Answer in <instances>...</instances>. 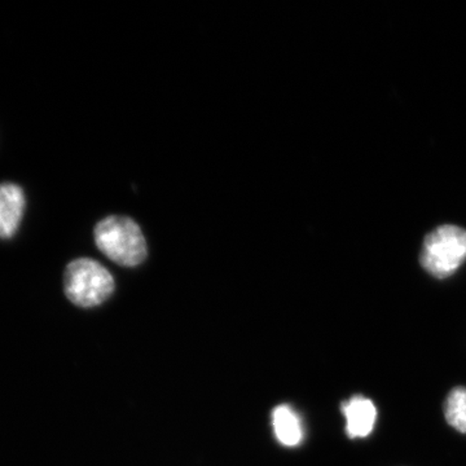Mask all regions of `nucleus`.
I'll list each match as a JSON object with an SVG mask.
<instances>
[{"mask_svg":"<svg viewBox=\"0 0 466 466\" xmlns=\"http://www.w3.org/2000/svg\"><path fill=\"white\" fill-rule=\"evenodd\" d=\"M94 238L97 249L119 266H139L148 256L142 228L128 217L104 218L95 226Z\"/></svg>","mask_w":466,"mask_h":466,"instance_id":"1","label":"nucleus"},{"mask_svg":"<svg viewBox=\"0 0 466 466\" xmlns=\"http://www.w3.org/2000/svg\"><path fill=\"white\" fill-rule=\"evenodd\" d=\"M115 278L97 260H72L64 271V291L66 299L82 309L100 306L115 291Z\"/></svg>","mask_w":466,"mask_h":466,"instance_id":"2","label":"nucleus"},{"mask_svg":"<svg viewBox=\"0 0 466 466\" xmlns=\"http://www.w3.org/2000/svg\"><path fill=\"white\" fill-rule=\"evenodd\" d=\"M466 260V229L456 225L437 227L425 236L420 263L428 274L447 279Z\"/></svg>","mask_w":466,"mask_h":466,"instance_id":"3","label":"nucleus"},{"mask_svg":"<svg viewBox=\"0 0 466 466\" xmlns=\"http://www.w3.org/2000/svg\"><path fill=\"white\" fill-rule=\"evenodd\" d=\"M26 208L24 188L16 183H0V240L16 236Z\"/></svg>","mask_w":466,"mask_h":466,"instance_id":"4","label":"nucleus"},{"mask_svg":"<svg viewBox=\"0 0 466 466\" xmlns=\"http://www.w3.org/2000/svg\"><path fill=\"white\" fill-rule=\"evenodd\" d=\"M346 419V434L350 440L367 438L372 433L377 421V408L363 395H354L341 404Z\"/></svg>","mask_w":466,"mask_h":466,"instance_id":"5","label":"nucleus"},{"mask_svg":"<svg viewBox=\"0 0 466 466\" xmlns=\"http://www.w3.org/2000/svg\"><path fill=\"white\" fill-rule=\"evenodd\" d=\"M276 438L287 447L299 446L303 440L302 422L289 406H279L272 413Z\"/></svg>","mask_w":466,"mask_h":466,"instance_id":"6","label":"nucleus"},{"mask_svg":"<svg viewBox=\"0 0 466 466\" xmlns=\"http://www.w3.org/2000/svg\"><path fill=\"white\" fill-rule=\"evenodd\" d=\"M444 417L451 428L466 434V388L456 386L444 401Z\"/></svg>","mask_w":466,"mask_h":466,"instance_id":"7","label":"nucleus"}]
</instances>
